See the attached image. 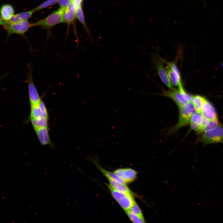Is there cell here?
I'll return each mask as SVG.
<instances>
[{
  "mask_svg": "<svg viewBox=\"0 0 223 223\" xmlns=\"http://www.w3.org/2000/svg\"><path fill=\"white\" fill-rule=\"evenodd\" d=\"M179 117L177 124L170 129V133L175 132L189 124L191 116L196 112L192 102H190L179 108Z\"/></svg>",
  "mask_w": 223,
  "mask_h": 223,
  "instance_id": "cell-1",
  "label": "cell"
},
{
  "mask_svg": "<svg viewBox=\"0 0 223 223\" xmlns=\"http://www.w3.org/2000/svg\"><path fill=\"white\" fill-rule=\"evenodd\" d=\"M163 95L172 99L178 108L190 102H193L194 96L188 94L184 90L181 91L174 89L164 92Z\"/></svg>",
  "mask_w": 223,
  "mask_h": 223,
  "instance_id": "cell-2",
  "label": "cell"
},
{
  "mask_svg": "<svg viewBox=\"0 0 223 223\" xmlns=\"http://www.w3.org/2000/svg\"><path fill=\"white\" fill-rule=\"evenodd\" d=\"M64 10L60 8L44 19L33 23V27L37 26L44 28H50L63 22V15Z\"/></svg>",
  "mask_w": 223,
  "mask_h": 223,
  "instance_id": "cell-3",
  "label": "cell"
},
{
  "mask_svg": "<svg viewBox=\"0 0 223 223\" xmlns=\"http://www.w3.org/2000/svg\"><path fill=\"white\" fill-rule=\"evenodd\" d=\"M4 27L7 32V38L14 34L24 36L28 30L33 27V25L32 24L29 23L27 20L15 22L6 21Z\"/></svg>",
  "mask_w": 223,
  "mask_h": 223,
  "instance_id": "cell-4",
  "label": "cell"
},
{
  "mask_svg": "<svg viewBox=\"0 0 223 223\" xmlns=\"http://www.w3.org/2000/svg\"><path fill=\"white\" fill-rule=\"evenodd\" d=\"M200 140L205 145L223 143V126L219 125L211 130L204 131Z\"/></svg>",
  "mask_w": 223,
  "mask_h": 223,
  "instance_id": "cell-5",
  "label": "cell"
},
{
  "mask_svg": "<svg viewBox=\"0 0 223 223\" xmlns=\"http://www.w3.org/2000/svg\"><path fill=\"white\" fill-rule=\"evenodd\" d=\"M167 63V66L165 68L172 84L178 87L179 90H184L181 83L180 74L176 65L173 63Z\"/></svg>",
  "mask_w": 223,
  "mask_h": 223,
  "instance_id": "cell-6",
  "label": "cell"
},
{
  "mask_svg": "<svg viewBox=\"0 0 223 223\" xmlns=\"http://www.w3.org/2000/svg\"><path fill=\"white\" fill-rule=\"evenodd\" d=\"M113 173L126 183L134 181L137 174L136 171L130 168H118L115 170Z\"/></svg>",
  "mask_w": 223,
  "mask_h": 223,
  "instance_id": "cell-7",
  "label": "cell"
},
{
  "mask_svg": "<svg viewBox=\"0 0 223 223\" xmlns=\"http://www.w3.org/2000/svg\"><path fill=\"white\" fill-rule=\"evenodd\" d=\"M201 113L203 117L209 120H217L215 109L212 105L206 98L203 103Z\"/></svg>",
  "mask_w": 223,
  "mask_h": 223,
  "instance_id": "cell-8",
  "label": "cell"
},
{
  "mask_svg": "<svg viewBox=\"0 0 223 223\" xmlns=\"http://www.w3.org/2000/svg\"><path fill=\"white\" fill-rule=\"evenodd\" d=\"M203 116L201 112H196L191 116L190 123V129L198 133L203 132L202 123Z\"/></svg>",
  "mask_w": 223,
  "mask_h": 223,
  "instance_id": "cell-9",
  "label": "cell"
},
{
  "mask_svg": "<svg viewBox=\"0 0 223 223\" xmlns=\"http://www.w3.org/2000/svg\"><path fill=\"white\" fill-rule=\"evenodd\" d=\"M77 7L74 2L66 9L64 10L63 15V22L68 24L73 23L76 17Z\"/></svg>",
  "mask_w": 223,
  "mask_h": 223,
  "instance_id": "cell-10",
  "label": "cell"
},
{
  "mask_svg": "<svg viewBox=\"0 0 223 223\" xmlns=\"http://www.w3.org/2000/svg\"><path fill=\"white\" fill-rule=\"evenodd\" d=\"M92 162L97 166L100 171L107 178L112 179L120 184L126 185V183L122 179L118 177L114 173H112L104 169L99 164L96 159L93 158H90Z\"/></svg>",
  "mask_w": 223,
  "mask_h": 223,
  "instance_id": "cell-11",
  "label": "cell"
},
{
  "mask_svg": "<svg viewBox=\"0 0 223 223\" xmlns=\"http://www.w3.org/2000/svg\"><path fill=\"white\" fill-rule=\"evenodd\" d=\"M156 67L159 75L163 83L170 89H173L172 84L168 77L165 68L160 63H158Z\"/></svg>",
  "mask_w": 223,
  "mask_h": 223,
  "instance_id": "cell-12",
  "label": "cell"
},
{
  "mask_svg": "<svg viewBox=\"0 0 223 223\" xmlns=\"http://www.w3.org/2000/svg\"><path fill=\"white\" fill-rule=\"evenodd\" d=\"M38 138L42 145H46L50 142L47 128H40L35 129Z\"/></svg>",
  "mask_w": 223,
  "mask_h": 223,
  "instance_id": "cell-13",
  "label": "cell"
},
{
  "mask_svg": "<svg viewBox=\"0 0 223 223\" xmlns=\"http://www.w3.org/2000/svg\"><path fill=\"white\" fill-rule=\"evenodd\" d=\"M0 13L1 17L3 20L9 21L14 15V10L11 5L5 4L1 7Z\"/></svg>",
  "mask_w": 223,
  "mask_h": 223,
  "instance_id": "cell-14",
  "label": "cell"
},
{
  "mask_svg": "<svg viewBox=\"0 0 223 223\" xmlns=\"http://www.w3.org/2000/svg\"><path fill=\"white\" fill-rule=\"evenodd\" d=\"M132 195L128 194L117 201L125 211L129 210L135 202Z\"/></svg>",
  "mask_w": 223,
  "mask_h": 223,
  "instance_id": "cell-15",
  "label": "cell"
},
{
  "mask_svg": "<svg viewBox=\"0 0 223 223\" xmlns=\"http://www.w3.org/2000/svg\"><path fill=\"white\" fill-rule=\"evenodd\" d=\"M34 12L35 11L33 9L30 11L14 15L9 21L12 22L27 21Z\"/></svg>",
  "mask_w": 223,
  "mask_h": 223,
  "instance_id": "cell-16",
  "label": "cell"
},
{
  "mask_svg": "<svg viewBox=\"0 0 223 223\" xmlns=\"http://www.w3.org/2000/svg\"><path fill=\"white\" fill-rule=\"evenodd\" d=\"M110 184L116 190L123 193L134 195L133 193L126 186L118 183L114 180L107 178Z\"/></svg>",
  "mask_w": 223,
  "mask_h": 223,
  "instance_id": "cell-17",
  "label": "cell"
},
{
  "mask_svg": "<svg viewBox=\"0 0 223 223\" xmlns=\"http://www.w3.org/2000/svg\"><path fill=\"white\" fill-rule=\"evenodd\" d=\"M39 103L30 104V120H38L45 118L42 116L40 111Z\"/></svg>",
  "mask_w": 223,
  "mask_h": 223,
  "instance_id": "cell-18",
  "label": "cell"
},
{
  "mask_svg": "<svg viewBox=\"0 0 223 223\" xmlns=\"http://www.w3.org/2000/svg\"><path fill=\"white\" fill-rule=\"evenodd\" d=\"M205 98L200 96H194L193 103L196 112H201L202 107Z\"/></svg>",
  "mask_w": 223,
  "mask_h": 223,
  "instance_id": "cell-19",
  "label": "cell"
},
{
  "mask_svg": "<svg viewBox=\"0 0 223 223\" xmlns=\"http://www.w3.org/2000/svg\"><path fill=\"white\" fill-rule=\"evenodd\" d=\"M34 129L40 128H47L48 119L45 118L38 120H30Z\"/></svg>",
  "mask_w": 223,
  "mask_h": 223,
  "instance_id": "cell-20",
  "label": "cell"
},
{
  "mask_svg": "<svg viewBox=\"0 0 223 223\" xmlns=\"http://www.w3.org/2000/svg\"><path fill=\"white\" fill-rule=\"evenodd\" d=\"M106 185L107 186L109 189L110 190L112 196L117 202L120 199L128 194H127L121 192L116 190L110 184H106Z\"/></svg>",
  "mask_w": 223,
  "mask_h": 223,
  "instance_id": "cell-21",
  "label": "cell"
},
{
  "mask_svg": "<svg viewBox=\"0 0 223 223\" xmlns=\"http://www.w3.org/2000/svg\"><path fill=\"white\" fill-rule=\"evenodd\" d=\"M58 0H47L33 9L35 12L48 7L58 2Z\"/></svg>",
  "mask_w": 223,
  "mask_h": 223,
  "instance_id": "cell-22",
  "label": "cell"
},
{
  "mask_svg": "<svg viewBox=\"0 0 223 223\" xmlns=\"http://www.w3.org/2000/svg\"><path fill=\"white\" fill-rule=\"evenodd\" d=\"M129 219L133 223L145 222L144 219H143L131 213L129 210L125 211Z\"/></svg>",
  "mask_w": 223,
  "mask_h": 223,
  "instance_id": "cell-23",
  "label": "cell"
},
{
  "mask_svg": "<svg viewBox=\"0 0 223 223\" xmlns=\"http://www.w3.org/2000/svg\"><path fill=\"white\" fill-rule=\"evenodd\" d=\"M129 210L132 213L142 219H144L142 212L136 202L129 209Z\"/></svg>",
  "mask_w": 223,
  "mask_h": 223,
  "instance_id": "cell-24",
  "label": "cell"
},
{
  "mask_svg": "<svg viewBox=\"0 0 223 223\" xmlns=\"http://www.w3.org/2000/svg\"><path fill=\"white\" fill-rule=\"evenodd\" d=\"M76 17L83 25L84 26L85 25L84 17L81 5L77 8Z\"/></svg>",
  "mask_w": 223,
  "mask_h": 223,
  "instance_id": "cell-25",
  "label": "cell"
},
{
  "mask_svg": "<svg viewBox=\"0 0 223 223\" xmlns=\"http://www.w3.org/2000/svg\"><path fill=\"white\" fill-rule=\"evenodd\" d=\"M219 125L217 120H209L207 125L203 130V132L212 129Z\"/></svg>",
  "mask_w": 223,
  "mask_h": 223,
  "instance_id": "cell-26",
  "label": "cell"
},
{
  "mask_svg": "<svg viewBox=\"0 0 223 223\" xmlns=\"http://www.w3.org/2000/svg\"><path fill=\"white\" fill-rule=\"evenodd\" d=\"M39 107L40 111L42 116L48 120V115L45 104L42 100H41L39 103Z\"/></svg>",
  "mask_w": 223,
  "mask_h": 223,
  "instance_id": "cell-27",
  "label": "cell"
},
{
  "mask_svg": "<svg viewBox=\"0 0 223 223\" xmlns=\"http://www.w3.org/2000/svg\"><path fill=\"white\" fill-rule=\"evenodd\" d=\"M73 0H58V3L60 8L65 10L73 2Z\"/></svg>",
  "mask_w": 223,
  "mask_h": 223,
  "instance_id": "cell-28",
  "label": "cell"
},
{
  "mask_svg": "<svg viewBox=\"0 0 223 223\" xmlns=\"http://www.w3.org/2000/svg\"><path fill=\"white\" fill-rule=\"evenodd\" d=\"M83 0H73V2L75 4L76 7L81 5V3Z\"/></svg>",
  "mask_w": 223,
  "mask_h": 223,
  "instance_id": "cell-29",
  "label": "cell"
},
{
  "mask_svg": "<svg viewBox=\"0 0 223 223\" xmlns=\"http://www.w3.org/2000/svg\"><path fill=\"white\" fill-rule=\"evenodd\" d=\"M6 21L3 20L1 17L0 16V25L4 26L6 23Z\"/></svg>",
  "mask_w": 223,
  "mask_h": 223,
  "instance_id": "cell-30",
  "label": "cell"
},
{
  "mask_svg": "<svg viewBox=\"0 0 223 223\" xmlns=\"http://www.w3.org/2000/svg\"><path fill=\"white\" fill-rule=\"evenodd\" d=\"M222 66L223 67V63H222Z\"/></svg>",
  "mask_w": 223,
  "mask_h": 223,
  "instance_id": "cell-31",
  "label": "cell"
}]
</instances>
